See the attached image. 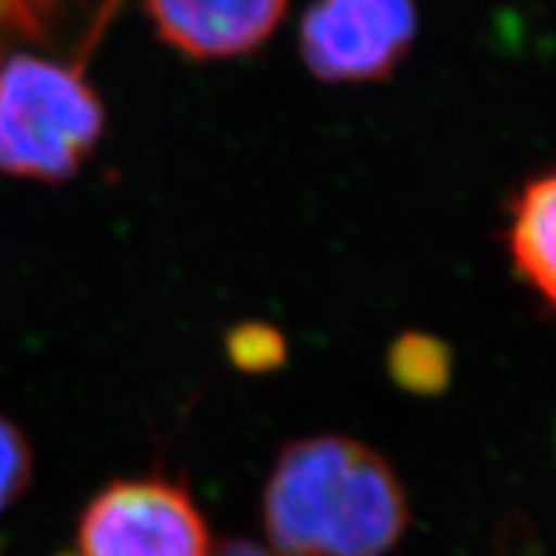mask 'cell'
Wrapping results in <instances>:
<instances>
[{"label": "cell", "instance_id": "cell-1", "mask_svg": "<svg viewBox=\"0 0 556 556\" xmlns=\"http://www.w3.org/2000/svg\"><path fill=\"white\" fill-rule=\"evenodd\" d=\"M407 523L405 486L366 443L330 433L278 451L263 492L276 556H384Z\"/></svg>", "mask_w": 556, "mask_h": 556}, {"label": "cell", "instance_id": "cell-2", "mask_svg": "<svg viewBox=\"0 0 556 556\" xmlns=\"http://www.w3.org/2000/svg\"><path fill=\"white\" fill-rule=\"evenodd\" d=\"M106 129V109L80 65L11 52L0 60V173L65 184Z\"/></svg>", "mask_w": 556, "mask_h": 556}, {"label": "cell", "instance_id": "cell-3", "mask_svg": "<svg viewBox=\"0 0 556 556\" xmlns=\"http://www.w3.org/2000/svg\"><path fill=\"white\" fill-rule=\"evenodd\" d=\"M206 520L180 479H116L90 500L78 526L80 556H208Z\"/></svg>", "mask_w": 556, "mask_h": 556}, {"label": "cell", "instance_id": "cell-4", "mask_svg": "<svg viewBox=\"0 0 556 556\" xmlns=\"http://www.w3.org/2000/svg\"><path fill=\"white\" fill-rule=\"evenodd\" d=\"M415 37V0H312L299 21V58L330 86L379 83L407 60Z\"/></svg>", "mask_w": 556, "mask_h": 556}, {"label": "cell", "instance_id": "cell-5", "mask_svg": "<svg viewBox=\"0 0 556 556\" xmlns=\"http://www.w3.org/2000/svg\"><path fill=\"white\" fill-rule=\"evenodd\" d=\"M289 0H144L160 41L199 62L245 58L274 37Z\"/></svg>", "mask_w": 556, "mask_h": 556}, {"label": "cell", "instance_id": "cell-6", "mask_svg": "<svg viewBox=\"0 0 556 556\" xmlns=\"http://www.w3.org/2000/svg\"><path fill=\"white\" fill-rule=\"evenodd\" d=\"M505 242L520 278L556 309V170L520 186Z\"/></svg>", "mask_w": 556, "mask_h": 556}, {"label": "cell", "instance_id": "cell-7", "mask_svg": "<svg viewBox=\"0 0 556 556\" xmlns=\"http://www.w3.org/2000/svg\"><path fill=\"white\" fill-rule=\"evenodd\" d=\"M387 368L402 392L415 397H435L446 392L454 377V351L438 336L409 330L389 348Z\"/></svg>", "mask_w": 556, "mask_h": 556}, {"label": "cell", "instance_id": "cell-8", "mask_svg": "<svg viewBox=\"0 0 556 556\" xmlns=\"http://www.w3.org/2000/svg\"><path fill=\"white\" fill-rule=\"evenodd\" d=\"M227 356L242 374L276 371L287 361V338L268 323H240L227 332Z\"/></svg>", "mask_w": 556, "mask_h": 556}, {"label": "cell", "instance_id": "cell-9", "mask_svg": "<svg viewBox=\"0 0 556 556\" xmlns=\"http://www.w3.org/2000/svg\"><path fill=\"white\" fill-rule=\"evenodd\" d=\"M34 475V451L11 417L0 415V513L24 495Z\"/></svg>", "mask_w": 556, "mask_h": 556}, {"label": "cell", "instance_id": "cell-10", "mask_svg": "<svg viewBox=\"0 0 556 556\" xmlns=\"http://www.w3.org/2000/svg\"><path fill=\"white\" fill-rule=\"evenodd\" d=\"M60 0H0V50L9 47L13 34L37 37L41 24H50Z\"/></svg>", "mask_w": 556, "mask_h": 556}, {"label": "cell", "instance_id": "cell-11", "mask_svg": "<svg viewBox=\"0 0 556 556\" xmlns=\"http://www.w3.org/2000/svg\"><path fill=\"white\" fill-rule=\"evenodd\" d=\"M208 556H276L274 552H266V548H261L258 544H253V541H222L208 552Z\"/></svg>", "mask_w": 556, "mask_h": 556}, {"label": "cell", "instance_id": "cell-12", "mask_svg": "<svg viewBox=\"0 0 556 556\" xmlns=\"http://www.w3.org/2000/svg\"><path fill=\"white\" fill-rule=\"evenodd\" d=\"M58 556H80L78 552H65V554H58Z\"/></svg>", "mask_w": 556, "mask_h": 556}, {"label": "cell", "instance_id": "cell-13", "mask_svg": "<svg viewBox=\"0 0 556 556\" xmlns=\"http://www.w3.org/2000/svg\"><path fill=\"white\" fill-rule=\"evenodd\" d=\"M554 438H556V435H554Z\"/></svg>", "mask_w": 556, "mask_h": 556}]
</instances>
